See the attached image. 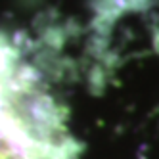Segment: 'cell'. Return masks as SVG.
Wrapping results in <instances>:
<instances>
[{"label":"cell","mask_w":159,"mask_h":159,"mask_svg":"<svg viewBox=\"0 0 159 159\" xmlns=\"http://www.w3.org/2000/svg\"><path fill=\"white\" fill-rule=\"evenodd\" d=\"M63 109L17 35L0 27V159H77Z\"/></svg>","instance_id":"cell-1"}]
</instances>
